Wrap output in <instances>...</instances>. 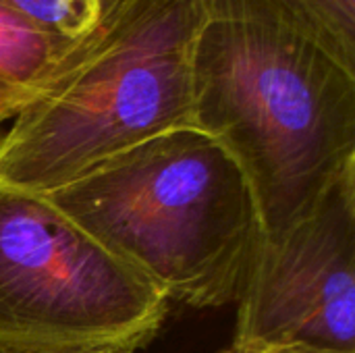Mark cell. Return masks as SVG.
Wrapping results in <instances>:
<instances>
[{
    "label": "cell",
    "mask_w": 355,
    "mask_h": 353,
    "mask_svg": "<svg viewBox=\"0 0 355 353\" xmlns=\"http://www.w3.org/2000/svg\"><path fill=\"white\" fill-rule=\"evenodd\" d=\"M193 127L241 166L262 233L300 221L355 160V73L264 0H202Z\"/></svg>",
    "instance_id": "1"
},
{
    "label": "cell",
    "mask_w": 355,
    "mask_h": 353,
    "mask_svg": "<svg viewBox=\"0 0 355 353\" xmlns=\"http://www.w3.org/2000/svg\"><path fill=\"white\" fill-rule=\"evenodd\" d=\"M168 302H237L262 223L237 160L198 127L150 137L40 193Z\"/></svg>",
    "instance_id": "2"
},
{
    "label": "cell",
    "mask_w": 355,
    "mask_h": 353,
    "mask_svg": "<svg viewBox=\"0 0 355 353\" xmlns=\"http://www.w3.org/2000/svg\"><path fill=\"white\" fill-rule=\"evenodd\" d=\"M202 0H133L0 131V183L48 193L160 133L193 127Z\"/></svg>",
    "instance_id": "3"
},
{
    "label": "cell",
    "mask_w": 355,
    "mask_h": 353,
    "mask_svg": "<svg viewBox=\"0 0 355 353\" xmlns=\"http://www.w3.org/2000/svg\"><path fill=\"white\" fill-rule=\"evenodd\" d=\"M168 304L44 196L0 183V345L135 352Z\"/></svg>",
    "instance_id": "4"
},
{
    "label": "cell",
    "mask_w": 355,
    "mask_h": 353,
    "mask_svg": "<svg viewBox=\"0 0 355 353\" xmlns=\"http://www.w3.org/2000/svg\"><path fill=\"white\" fill-rule=\"evenodd\" d=\"M231 345L355 353V160L289 229L260 239Z\"/></svg>",
    "instance_id": "5"
},
{
    "label": "cell",
    "mask_w": 355,
    "mask_h": 353,
    "mask_svg": "<svg viewBox=\"0 0 355 353\" xmlns=\"http://www.w3.org/2000/svg\"><path fill=\"white\" fill-rule=\"evenodd\" d=\"M92 40L56 37L0 2V131L44 96Z\"/></svg>",
    "instance_id": "6"
},
{
    "label": "cell",
    "mask_w": 355,
    "mask_h": 353,
    "mask_svg": "<svg viewBox=\"0 0 355 353\" xmlns=\"http://www.w3.org/2000/svg\"><path fill=\"white\" fill-rule=\"evenodd\" d=\"M287 25L355 73V0H264Z\"/></svg>",
    "instance_id": "7"
},
{
    "label": "cell",
    "mask_w": 355,
    "mask_h": 353,
    "mask_svg": "<svg viewBox=\"0 0 355 353\" xmlns=\"http://www.w3.org/2000/svg\"><path fill=\"white\" fill-rule=\"evenodd\" d=\"M33 25L67 42H85L133 0H0Z\"/></svg>",
    "instance_id": "8"
},
{
    "label": "cell",
    "mask_w": 355,
    "mask_h": 353,
    "mask_svg": "<svg viewBox=\"0 0 355 353\" xmlns=\"http://www.w3.org/2000/svg\"><path fill=\"white\" fill-rule=\"evenodd\" d=\"M0 353H133L108 345H0Z\"/></svg>",
    "instance_id": "9"
},
{
    "label": "cell",
    "mask_w": 355,
    "mask_h": 353,
    "mask_svg": "<svg viewBox=\"0 0 355 353\" xmlns=\"http://www.w3.org/2000/svg\"><path fill=\"white\" fill-rule=\"evenodd\" d=\"M248 353H322L308 347H266V350H248Z\"/></svg>",
    "instance_id": "10"
},
{
    "label": "cell",
    "mask_w": 355,
    "mask_h": 353,
    "mask_svg": "<svg viewBox=\"0 0 355 353\" xmlns=\"http://www.w3.org/2000/svg\"><path fill=\"white\" fill-rule=\"evenodd\" d=\"M220 353H248V350H243V347H237V345H229L225 352Z\"/></svg>",
    "instance_id": "11"
}]
</instances>
